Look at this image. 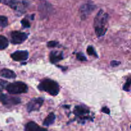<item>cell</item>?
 I'll list each match as a JSON object with an SVG mask.
<instances>
[{
    "label": "cell",
    "instance_id": "cell-24",
    "mask_svg": "<svg viewBox=\"0 0 131 131\" xmlns=\"http://www.w3.org/2000/svg\"><path fill=\"white\" fill-rule=\"evenodd\" d=\"M1 0H0V3H1Z\"/></svg>",
    "mask_w": 131,
    "mask_h": 131
},
{
    "label": "cell",
    "instance_id": "cell-9",
    "mask_svg": "<svg viewBox=\"0 0 131 131\" xmlns=\"http://www.w3.org/2000/svg\"><path fill=\"white\" fill-rule=\"evenodd\" d=\"M95 6L91 4H84L80 8V13L82 19H86L89 14L94 10Z\"/></svg>",
    "mask_w": 131,
    "mask_h": 131
},
{
    "label": "cell",
    "instance_id": "cell-23",
    "mask_svg": "<svg viewBox=\"0 0 131 131\" xmlns=\"http://www.w3.org/2000/svg\"><path fill=\"white\" fill-rule=\"evenodd\" d=\"M102 112L104 113H106V114H107V115H110V110L108 107H107L105 106V107H102Z\"/></svg>",
    "mask_w": 131,
    "mask_h": 131
},
{
    "label": "cell",
    "instance_id": "cell-18",
    "mask_svg": "<svg viewBox=\"0 0 131 131\" xmlns=\"http://www.w3.org/2000/svg\"><path fill=\"white\" fill-rule=\"evenodd\" d=\"M130 78H129L127 80V81L124 84V86H123V89L124 91H126V92H129L130 90Z\"/></svg>",
    "mask_w": 131,
    "mask_h": 131
},
{
    "label": "cell",
    "instance_id": "cell-17",
    "mask_svg": "<svg viewBox=\"0 0 131 131\" xmlns=\"http://www.w3.org/2000/svg\"><path fill=\"white\" fill-rule=\"evenodd\" d=\"M87 53H88L89 55H91V56H94L95 57L98 58L97 54L96 53V52L95 51L93 47H92V46H89V47L87 48Z\"/></svg>",
    "mask_w": 131,
    "mask_h": 131
},
{
    "label": "cell",
    "instance_id": "cell-22",
    "mask_svg": "<svg viewBox=\"0 0 131 131\" xmlns=\"http://www.w3.org/2000/svg\"><path fill=\"white\" fill-rule=\"evenodd\" d=\"M111 66L113 67H115L118 66L120 64V61H116V60H113L111 62Z\"/></svg>",
    "mask_w": 131,
    "mask_h": 131
},
{
    "label": "cell",
    "instance_id": "cell-14",
    "mask_svg": "<svg viewBox=\"0 0 131 131\" xmlns=\"http://www.w3.org/2000/svg\"><path fill=\"white\" fill-rule=\"evenodd\" d=\"M8 46V40L5 37L0 35V50H3Z\"/></svg>",
    "mask_w": 131,
    "mask_h": 131
},
{
    "label": "cell",
    "instance_id": "cell-2",
    "mask_svg": "<svg viewBox=\"0 0 131 131\" xmlns=\"http://www.w3.org/2000/svg\"><path fill=\"white\" fill-rule=\"evenodd\" d=\"M38 88L52 96H56L60 92L59 85L56 82L51 79H44L38 84Z\"/></svg>",
    "mask_w": 131,
    "mask_h": 131
},
{
    "label": "cell",
    "instance_id": "cell-4",
    "mask_svg": "<svg viewBox=\"0 0 131 131\" xmlns=\"http://www.w3.org/2000/svg\"><path fill=\"white\" fill-rule=\"evenodd\" d=\"M5 88L9 93L13 95L26 93L28 89L26 84L23 82H15L7 84Z\"/></svg>",
    "mask_w": 131,
    "mask_h": 131
},
{
    "label": "cell",
    "instance_id": "cell-10",
    "mask_svg": "<svg viewBox=\"0 0 131 131\" xmlns=\"http://www.w3.org/2000/svg\"><path fill=\"white\" fill-rule=\"evenodd\" d=\"M24 131H48L45 128L39 126L34 122H29L26 124Z\"/></svg>",
    "mask_w": 131,
    "mask_h": 131
},
{
    "label": "cell",
    "instance_id": "cell-16",
    "mask_svg": "<svg viewBox=\"0 0 131 131\" xmlns=\"http://www.w3.org/2000/svg\"><path fill=\"white\" fill-rule=\"evenodd\" d=\"M8 25L7 17L0 15V28H5Z\"/></svg>",
    "mask_w": 131,
    "mask_h": 131
},
{
    "label": "cell",
    "instance_id": "cell-3",
    "mask_svg": "<svg viewBox=\"0 0 131 131\" xmlns=\"http://www.w3.org/2000/svg\"><path fill=\"white\" fill-rule=\"evenodd\" d=\"M90 110L84 106H77L74 107V114L78 119V122L81 124H84L87 120H92L90 116Z\"/></svg>",
    "mask_w": 131,
    "mask_h": 131
},
{
    "label": "cell",
    "instance_id": "cell-8",
    "mask_svg": "<svg viewBox=\"0 0 131 131\" xmlns=\"http://www.w3.org/2000/svg\"><path fill=\"white\" fill-rule=\"evenodd\" d=\"M29 54L27 51H17L11 54V58L16 61H25L28 58Z\"/></svg>",
    "mask_w": 131,
    "mask_h": 131
},
{
    "label": "cell",
    "instance_id": "cell-15",
    "mask_svg": "<svg viewBox=\"0 0 131 131\" xmlns=\"http://www.w3.org/2000/svg\"><path fill=\"white\" fill-rule=\"evenodd\" d=\"M3 3L6 5H8L12 8L16 10L17 8V1L16 0H4Z\"/></svg>",
    "mask_w": 131,
    "mask_h": 131
},
{
    "label": "cell",
    "instance_id": "cell-21",
    "mask_svg": "<svg viewBox=\"0 0 131 131\" xmlns=\"http://www.w3.org/2000/svg\"><path fill=\"white\" fill-rule=\"evenodd\" d=\"M58 45V43L55 41H50L47 43V47H57Z\"/></svg>",
    "mask_w": 131,
    "mask_h": 131
},
{
    "label": "cell",
    "instance_id": "cell-20",
    "mask_svg": "<svg viewBox=\"0 0 131 131\" xmlns=\"http://www.w3.org/2000/svg\"><path fill=\"white\" fill-rule=\"evenodd\" d=\"M76 58L79 61H86V58L85 56H84V54L82 53H78L76 55Z\"/></svg>",
    "mask_w": 131,
    "mask_h": 131
},
{
    "label": "cell",
    "instance_id": "cell-12",
    "mask_svg": "<svg viewBox=\"0 0 131 131\" xmlns=\"http://www.w3.org/2000/svg\"><path fill=\"white\" fill-rule=\"evenodd\" d=\"M50 61L52 63H56L58 61H61L63 59L62 52H56V51H52L50 54Z\"/></svg>",
    "mask_w": 131,
    "mask_h": 131
},
{
    "label": "cell",
    "instance_id": "cell-13",
    "mask_svg": "<svg viewBox=\"0 0 131 131\" xmlns=\"http://www.w3.org/2000/svg\"><path fill=\"white\" fill-rule=\"evenodd\" d=\"M56 119V116L53 113H51L48 115V116L45 118L43 122V125L46 127H49L54 124Z\"/></svg>",
    "mask_w": 131,
    "mask_h": 131
},
{
    "label": "cell",
    "instance_id": "cell-19",
    "mask_svg": "<svg viewBox=\"0 0 131 131\" xmlns=\"http://www.w3.org/2000/svg\"><path fill=\"white\" fill-rule=\"evenodd\" d=\"M21 24L22 26L24 28H28L30 27V24H29V21L27 20L26 19H23V20H21Z\"/></svg>",
    "mask_w": 131,
    "mask_h": 131
},
{
    "label": "cell",
    "instance_id": "cell-6",
    "mask_svg": "<svg viewBox=\"0 0 131 131\" xmlns=\"http://www.w3.org/2000/svg\"><path fill=\"white\" fill-rule=\"evenodd\" d=\"M43 98H35L31 100L27 104V111L28 113L39 111L43 103Z\"/></svg>",
    "mask_w": 131,
    "mask_h": 131
},
{
    "label": "cell",
    "instance_id": "cell-1",
    "mask_svg": "<svg viewBox=\"0 0 131 131\" xmlns=\"http://www.w3.org/2000/svg\"><path fill=\"white\" fill-rule=\"evenodd\" d=\"M109 16L107 14L101 10L97 14L94 19L95 31L98 37L104 35L107 31V25Z\"/></svg>",
    "mask_w": 131,
    "mask_h": 131
},
{
    "label": "cell",
    "instance_id": "cell-11",
    "mask_svg": "<svg viewBox=\"0 0 131 131\" xmlns=\"http://www.w3.org/2000/svg\"><path fill=\"white\" fill-rule=\"evenodd\" d=\"M0 75L6 79H15L16 78V74L10 69H4L0 70Z\"/></svg>",
    "mask_w": 131,
    "mask_h": 131
},
{
    "label": "cell",
    "instance_id": "cell-7",
    "mask_svg": "<svg viewBox=\"0 0 131 131\" xmlns=\"http://www.w3.org/2000/svg\"><path fill=\"white\" fill-rule=\"evenodd\" d=\"M28 38V35L20 31H13L11 33V42L14 44H20Z\"/></svg>",
    "mask_w": 131,
    "mask_h": 131
},
{
    "label": "cell",
    "instance_id": "cell-5",
    "mask_svg": "<svg viewBox=\"0 0 131 131\" xmlns=\"http://www.w3.org/2000/svg\"><path fill=\"white\" fill-rule=\"evenodd\" d=\"M0 102L6 106H12L19 104L20 102V99L18 97H12L5 94H0Z\"/></svg>",
    "mask_w": 131,
    "mask_h": 131
}]
</instances>
